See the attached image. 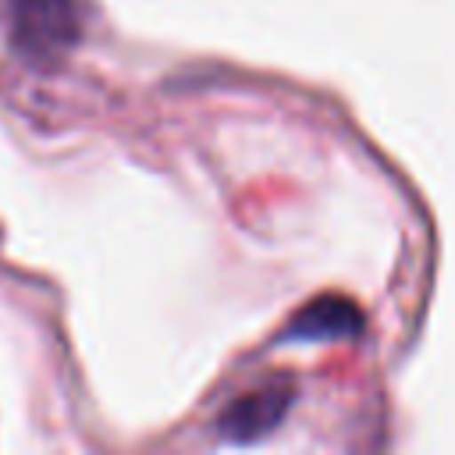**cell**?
I'll return each instance as SVG.
<instances>
[{
    "label": "cell",
    "instance_id": "cell-1",
    "mask_svg": "<svg viewBox=\"0 0 455 455\" xmlns=\"http://www.w3.org/2000/svg\"><path fill=\"white\" fill-rule=\"evenodd\" d=\"M281 395H249L245 402H238L228 416H224V434L235 441H252L256 434L270 430V423L281 412Z\"/></svg>",
    "mask_w": 455,
    "mask_h": 455
}]
</instances>
